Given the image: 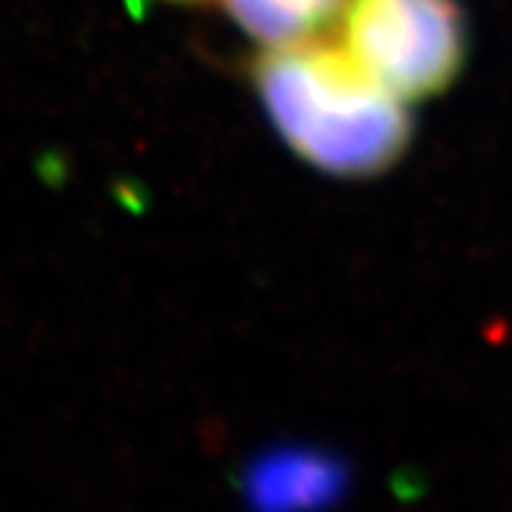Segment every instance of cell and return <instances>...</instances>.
<instances>
[{
    "mask_svg": "<svg viewBox=\"0 0 512 512\" xmlns=\"http://www.w3.org/2000/svg\"><path fill=\"white\" fill-rule=\"evenodd\" d=\"M342 491V465L302 448L268 453L247 475L249 503L256 512H320Z\"/></svg>",
    "mask_w": 512,
    "mask_h": 512,
    "instance_id": "cell-3",
    "label": "cell"
},
{
    "mask_svg": "<svg viewBox=\"0 0 512 512\" xmlns=\"http://www.w3.org/2000/svg\"><path fill=\"white\" fill-rule=\"evenodd\" d=\"M342 46L396 98L446 91L465 60V22L453 0H347Z\"/></svg>",
    "mask_w": 512,
    "mask_h": 512,
    "instance_id": "cell-2",
    "label": "cell"
},
{
    "mask_svg": "<svg viewBox=\"0 0 512 512\" xmlns=\"http://www.w3.org/2000/svg\"><path fill=\"white\" fill-rule=\"evenodd\" d=\"M254 81L287 145L320 171L377 176L411 143L403 100L370 79L342 43L311 38L268 48Z\"/></svg>",
    "mask_w": 512,
    "mask_h": 512,
    "instance_id": "cell-1",
    "label": "cell"
},
{
    "mask_svg": "<svg viewBox=\"0 0 512 512\" xmlns=\"http://www.w3.org/2000/svg\"><path fill=\"white\" fill-rule=\"evenodd\" d=\"M347 0H226L230 17L268 48L316 38L337 17Z\"/></svg>",
    "mask_w": 512,
    "mask_h": 512,
    "instance_id": "cell-4",
    "label": "cell"
}]
</instances>
